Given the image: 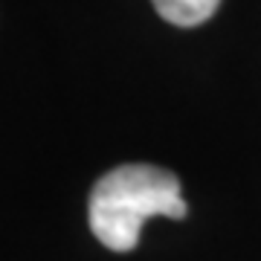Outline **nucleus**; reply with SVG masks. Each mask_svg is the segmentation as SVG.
I'll return each instance as SVG.
<instances>
[{"mask_svg":"<svg viewBox=\"0 0 261 261\" xmlns=\"http://www.w3.org/2000/svg\"><path fill=\"white\" fill-rule=\"evenodd\" d=\"M189 206L180 195V180L166 168L128 163L108 171L90 192V229L113 252H130L140 244L142 224L154 215L186 218Z\"/></svg>","mask_w":261,"mask_h":261,"instance_id":"1","label":"nucleus"},{"mask_svg":"<svg viewBox=\"0 0 261 261\" xmlns=\"http://www.w3.org/2000/svg\"><path fill=\"white\" fill-rule=\"evenodd\" d=\"M160 18L174 27H200L215 15L221 0H151Z\"/></svg>","mask_w":261,"mask_h":261,"instance_id":"2","label":"nucleus"}]
</instances>
